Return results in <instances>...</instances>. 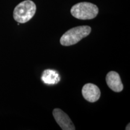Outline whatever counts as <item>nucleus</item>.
<instances>
[{
  "mask_svg": "<svg viewBox=\"0 0 130 130\" xmlns=\"http://www.w3.org/2000/svg\"><path fill=\"white\" fill-rule=\"evenodd\" d=\"M92 28L88 25L78 26L70 29L61 37L60 39V44L65 46L76 44L81 39L88 36Z\"/></svg>",
  "mask_w": 130,
  "mask_h": 130,
  "instance_id": "f257e3e1",
  "label": "nucleus"
},
{
  "mask_svg": "<svg viewBox=\"0 0 130 130\" xmlns=\"http://www.w3.org/2000/svg\"><path fill=\"white\" fill-rule=\"evenodd\" d=\"M36 12V6L33 1L25 0L18 4L13 11V18L19 24L27 22Z\"/></svg>",
  "mask_w": 130,
  "mask_h": 130,
  "instance_id": "f03ea898",
  "label": "nucleus"
},
{
  "mask_svg": "<svg viewBox=\"0 0 130 130\" xmlns=\"http://www.w3.org/2000/svg\"><path fill=\"white\" fill-rule=\"evenodd\" d=\"M71 14L81 20L92 19L99 13L98 7L95 4L88 2H81L73 6L71 9Z\"/></svg>",
  "mask_w": 130,
  "mask_h": 130,
  "instance_id": "7ed1b4c3",
  "label": "nucleus"
},
{
  "mask_svg": "<svg viewBox=\"0 0 130 130\" xmlns=\"http://www.w3.org/2000/svg\"><path fill=\"white\" fill-rule=\"evenodd\" d=\"M53 115L58 125L63 130H75V127L72 121L69 116L60 108H54Z\"/></svg>",
  "mask_w": 130,
  "mask_h": 130,
  "instance_id": "20e7f679",
  "label": "nucleus"
},
{
  "mask_svg": "<svg viewBox=\"0 0 130 130\" xmlns=\"http://www.w3.org/2000/svg\"><path fill=\"white\" fill-rule=\"evenodd\" d=\"M82 95L86 101L90 102H95L100 99L101 91L95 84L87 83L83 87Z\"/></svg>",
  "mask_w": 130,
  "mask_h": 130,
  "instance_id": "39448f33",
  "label": "nucleus"
},
{
  "mask_svg": "<svg viewBox=\"0 0 130 130\" xmlns=\"http://www.w3.org/2000/svg\"><path fill=\"white\" fill-rule=\"evenodd\" d=\"M105 80L107 86L115 92H121L123 89V85L119 74L115 71H110L107 74Z\"/></svg>",
  "mask_w": 130,
  "mask_h": 130,
  "instance_id": "423d86ee",
  "label": "nucleus"
},
{
  "mask_svg": "<svg viewBox=\"0 0 130 130\" xmlns=\"http://www.w3.org/2000/svg\"><path fill=\"white\" fill-rule=\"evenodd\" d=\"M41 78L47 84H55L57 83L60 79L57 72L51 69H46L43 71Z\"/></svg>",
  "mask_w": 130,
  "mask_h": 130,
  "instance_id": "0eeeda50",
  "label": "nucleus"
},
{
  "mask_svg": "<svg viewBox=\"0 0 130 130\" xmlns=\"http://www.w3.org/2000/svg\"><path fill=\"white\" fill-rule=\"evenodd\" d=\"M130 128H129V123H128V125L126 126V130H129Z\"/></svg>",
  "mask_w": 130,
  "mask_h": 130,
  "instance_id": "6e6552de",
  "label": "nucleus"
}]
</instances>
